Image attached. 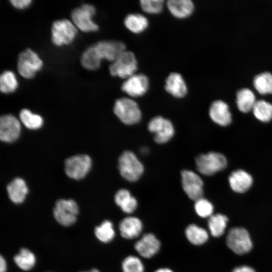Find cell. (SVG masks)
Segmentation results:
<instances>
[{"label": "cell", "instance_id": "8992f818", "mask_svg": "<svg viewBox=\"0 0 272 272\" xmlns=\"http://www.w3.org/2000/svg\"><path fill=\"white\" fill-rule=\"evenodd\" d=\"M77 28L73 22L67 19L54 21L51 27V40L57 46L71 44L77 34Z\"/></svg>", "mask_w": 272, "mask_h": 272}, {"label": "cell", "instance_id": "f1b7e54d", "mask_svg": "<svg viewBox=\"0 0 272 272\" xmlns=\"http://www.w3.org/2000/svg\"><path fill=\"white\" fill-rule=\"evenodd\" d=\"M252 110L254 116L261 122H269L272 119V104L264 100L257 101Z\"/></svg>", "mask_w": 272, "mask_h": 272}, {"label": "cell", "instance_id": "e575fe53", "mask_svg": "<svg viewBox=\"0 0 272 272\" xmlns=\"http://www.w3.org/2000/svg\"><path fill=\"white\" fill-rule=\"evenodd\" d=\"M194 208L196 214L201 218H209L213 215V204L203 197L195 201Z\"/></svg>", "mask_w": 272, "mask_h": 272}, {"label": "cell", "instance_id": "4fadbf2b", "mask_svg": "<svg viewBox=\"0 0 272 272\" xmlns=\"http://www.w3.org/2000/svg\"><path fill=\"white\" fill-rule=\"evenodd\" d=\"M181 176L182 186L187 196L194 201L202 197L203 183L200 176L189 170L182 171Z\"/></svg>", "mask_w": 272, "mask_h": 272}, {"label": "cell", "instance_id": "4316f807", "mask_svg": "<svg viewBox=\"0 0 272 272\" xmlns=\"http://www.w3.org/2000/svg\"><path fill=\"white\" fill-rule=\"evenodd\" d=\"M228 221V217L222 214L213 215L208 220V225L211 234L219 237L225 232Z\"/></svg>", "mask_w": 272, "mask_h": 272}, {"label": "cell", "instance_id": "ba28073f", "mask_svg": "<svg viewBox=\"0 0 272 272\" xmlns=\"http://www.w3.org/2000/svg\"><path fill=\"white\" fill-rule=\"evenodd\" d=\"M226 244L233 252L240 255L249 252L253 246L248 232L241 227L230 230L227 236Z\"/></svg>", "mask_w": 272, "mask_h": 272}, {"label": "cell", "instance_id": "7c38bea8", "mask_svg": "<svg viewBox=\"0 0 272 272\" xmlns=\"http://www.w3.org/2000/svg\"><path fill=\"white\" fill-rule=\"evenodd\" d=\"M148 130L154 134V141L158 144H165L174 136L175 130L169 119L161 116L153 117L148 125Z\"/></svg>", "mask_w": 272, "mask_h": 272}, {"label": "cell", "instance_id": "83f0119b", "mask_svg": "<svg viewBox=\"0 0 272 272\" xmlns=\"http://www.w3.org/2000/svg\"><path fill=\"white\" fill-rule=\"evenodd\" d=\"M16 264L24 270L31 269L35 265L36 258L34 254L29 249L23 248L14 257Z\"/></svg>", "mask_w": 272, "mask_h": 272}, {"label": "cell", "instance_id": "d4e9b609", "mask_svg": "<svg viewBox=\"0 0 272 272\" xmlns=\"http://www.w3.org/2000/svg\"><path fill=\"white\" fill-rule=\"evenodd\" d=\"M185 235L188 241L194 245H202L209 239L208 231L194 224H190L186 227Z\"/></svg>", "mask_w": 272, "mask_h": 272}, {"label": "cell", "instance_id": "7402d4cb", "mask_svg": "<svg viewBox=\"0 0 272 272\" xmlns=\"http://www.w3.org/2000/svg\"><path fill=\"white\" fill-rule=\"evenodd\" d=\"M9 198L15 203H21L25 200L28 189L25 181L21 178L13 180L7 187Z\"/></svg>", "mask_w": 272, "mask_h": 272}, {"label": "cell", "instance_id": "3957f363", "mask_svg": "<svg viewBox=\"0 0 272 272\" xmlns=\"http://www.w3.org/2000/svg\"><path fill=\"white\" fill-rule=\"evenodd\" d=\"M195 162L197 170L206 176H211L222 171L227 165L226 157L216 152L201 154L196 157Z\"/></svg>", "mask_w": 272, "mask_h": 272}, {"label": "cell", "instance_id": "8d00e7d4", "mask_svg": "<svg viewBox=\"0 0 272 272\" xmlns=\"http://www.w3.org/2000/svg\"><path fill=\"white\" fill-rule=\"evenodd\" d=\"M11 4L14 7L18 9H24L28 8L31 4L30 0H11Z\"/></svg>", "mask_w": 272, "mask_h": 272}, {"label": "cell", "instance_id": "836d02e7", "mask_svg": "<svg viewBox=\"0 0 272 272\" xmlns=\"http://www.w3.org/2000/svg\"><path fill=\"white\" fill-rule=\"evenodd\" d=\"M123 272H144V265L139 257L128 255L125 257L121 263Z\"/></svg>", "mask_w": 272, "mask_h": 272}, {"label": "cell", "instance_id": "52a82bcc", "mask_svg": "<svg viewBox=\"0 0 272 272\" xmlns=\"http://www.w3.org/2000/svg\"><path fill=\"white\" fill-rule=\"evenodd\" d=\"M42 66V59L30 48L26 49L19 55L17 69L19 74L24 78L32 79Z\"/></svg>", "mask_w": 272, "mask_h": 272}, {"label": "cell", "instance_id": "d6a6232c", "mask_svg": "<svg viewBox=\"0 0 272 272\" xmlns=\"http://www.w3.org/2000/svg\"><path fill=\"white\" fill-rule=\"evenodd\" d=\"M95 234L97 239L103 243L111 242L114 238L115 232L112 223L105 220L95 229Z\"/></svg>", "mask_w": 272, "mask_h": 272}, {"label": "cell", "instance_id": "74e56055", "mask_svg": "<svg viewBox=\"0 0 272 272\" xmlns=\"http://www.w3.org/2000/svg\"><path fill=\"white\" fill-rule=\"evenodd\" d=\"M232 272H255V271L250 266L242 265L235 268Z\"/></svg>", "mask_w": 272, "mask_h": 272}, {"label": "cell", "instance_id": "b9f144b4", "mask_svg": "<svg viewBox=\"0 0 272 272\" xmlns=\"http://www.w3.org/2000/svg\"><path fill=\"white\" fill-rule=\"evenodd\" d=\"M82 272H100L97 269L93 268L90 271H82Z\"/></svg>", "mask_w": 272, "mask_h": 272}, {"label": "cell", "instance_id": "5bb4252c", "mask_svg": "<svg viewBox=\"0 0 272 272\" xmlns=\"http://www.w3.org/2000/svg\"><path fill=\"white\" fill-rule=\"evenodd\" d=\"M149 85V80L146 75L135 73L125 79L121 88L130 97H139L147 93Z\"/></svg>", "mask_w": 272, "mask_h": 272}, {"label": "cell", "instance_id": "d6986e66", "mask_svg": "<svg viewBox=\"0 0 272 272\" xmlns=\"http://www.w3.org/2000/svg\"><path fill=\"white\" fill-rule=\"evenodd\" d=\"M231 189L237 193H244L250 189L253 183L252 176L244 170L232 172L228 178Z\"/></svg>", "mask_w": 272, "mask_h": 272}, {"label": "cell", "instance_id": "603a6c76", "mask_svg": "<svg viewBox=\"0 0 272 272\" xmlns=\"http://www.w3.org/2000/svg\"><path fill=\"white\" fill-rule=\"evenodd\" d=\"M115 203L125 213L130 214L137 208L138 201L126 189H121L117 191L114 196Z\"/></svg>", "mask_w": 272, "mask_h": 272}, {"label": "cell", "instance_id": "ffe728a7", "mask_svg": "<svg viewBox=\"0 0 272 272\" xmlns=\"http://www.w3.org/2000/svg\"><path fill=\"white\" fill-rule=\"evenodd\" d=\"M165 89L172 96L181 98L187 93V87L183 77L178 73H170L167 77Z\"/></svg>", "mask_w": 272, "mask_h": 272}, {"label": "cell", "instance_id": "30bf717a", "mask_svg": "<svg viewBox=\"0 0 272 272\" xmlns=\"http://www.w3.org/2000/svg\"><path fill=\"white\" fill-rule=\"evenodd\" d=\"M78 213V206L73 199H59L56 201L53 209L54 218L64 226L74 224L77 220Z\"/></svg>", "mask_w": 272, "mask_h": 272}, {"label": "cell", "instance_id": "f546056e", "mask_svg": "<svg viewBox=\"0 0 272 272\" xmlns=\"http://www.w3.org/2000/svg\"><path fill=\"white\" fill-rule=\"evenodd\" d=\"M21 121L28 128L37 129L40 128L43 123V118L27 109H23L20 112Z\"/></svg>", "mask_w": 272, "mask_h": 272}, {"label": "cell", "instance_id": "6da1fadb", "mask_svg": "<svg viewBox=\"0 0 272 272\" xmlns=\"http://www.w3.org/2000/svg\"><path fill=\"white\" fill-rule=\"evenodd\" d=\"M125 50V45L121 41H100L85 50L81 56V64L87 70L95 71L100 67L102 60L112 62Z\"/></svg>", "mask_w": 272, "mask_h": 272}, {"label": "cell", "instance_id": "ab89813d", "mask_svg": "<svg viewBox=\"0 0 272 272\" xmlns=\"http://www.w3.org/2000/svg\"><path fill=\"white\" fill-rule=\"evenodd\" d=\"M154 272H174V271L168 267H161L157 269Z\"/></svg>", "mask_w": 272, "mask_h": 272}, {"label": "cell", "instance_id": "8fae6325", "mask_svg": "<svg viewBox=\"0 0 272 272\" xmlns=\"http://www.w3.org/2000/svg\"><path fill=\"white\" fill-rule=\"evenodd\" d=\"M92 166V160L87 155L81 154L67 158L64 163V170L69 177L79 180L85 177Z\"/></svg>", "mask_w": 272, "mask_h": 272}, {"label": "cell", "instance_id": "7a4b0ae2", "mask_svg": "<svg viewBox=\"0 0 272 272\" xmlns=\"http://www.w3.org/2000/svg\"><path fill=\"white\" fill-rule=\"evenodd\" d=\"M113 111L119 120L126 125L136 124L142 118V112L138 104L129 97L117 99L114 103Z\"/></svg>", "mask_w": 272, "mask_h": 272}, {"label": "cell", "instance_id": "9a60e30c", "mask_svg": "<svg viewBox=\"0 0 272 272\" xmlns=\"http://www.w3.org/2000/svg\"><path fill=\"white\" fill-rule=\"evenodd\" d=\"M21 132L19 120L11 114H6L0 118V138L6 143H12L17 140Z\"/></svg>", "mask_w": 272, "mask_h": 272}, {"label": "cell", "instance_id": "484cf974", "mask_svg": "<svg viewBox=\"0 0 272 272\" xmlns=\"http://www.w3.org/2000/svg\"><path fill=\"white\" fill-rule=\"evenodd\" d=\"M256 101L253 93L247 88L238 91L236 94V104L242 112L247 113L252 110Z\"/></svg>", "mask_w": 272, "mask_h": 272}, {"label": "cell", "instance_id": "60d3db41", "mask_svg": "<svg viewBox=\"0 0 272 272\" xmlns=\"http://www.w3.org/2000/svg\"><path fill=\"white\" fill-rule=\"evenodd\" d=\"M141 152L142 154H146L149 152V150L148 149L145 147L141 149Z\"/></svg>", "mask_w": 272, "mask_h": 272}, {"label": "cell", "instance_id": "44dd1931", "mask_svg": "<svg viewBox=\"0 0 272 272\" xmlns=\"http://www.w3.org/2000/svg\"><path fill=\"white\" fill-rule=\"evenodd\" d=\"M166 5L171 14L180 19L189 17L194 9V4L190 0H169Z\"/></svg>", "mask_w": 272, "mask_h": 272}, {"label": "cell", "instance_id": "d590c367", "mask_svg": "<svg viewBox=\"0 0 272 272\" xmlns=\"http://www.w3.org/2000/svg\"><path fill=\"white\" fill-rule=\"evenodd\" d=\"M140 5L142 10L146 13L155 15L160 13L164 7L162 0H142Z\"/></svg>", "mask_w": 272, "mask_h": 272}, {"label": "cell", "instance_id": "277c9868", "mask_svg": "<svg viewBox=\"0 0 272 272\" xmlns=\"http://www.w3.org/2000/svg\"><path fill=\"white\" fill-rule=\"evenodd\" d=\"M118 169L122 177L130 182L139 180L144 171L143 164L130 151H125L119 156Z\"/></svg>", "mask_w": 272, "mask_h": 272}, {"label": "cell", "instance_id": "9c48e42d", "mask_svg": "<svg viewBox=\"0 0 272 272\" xmlns=\"http://www.w3.org/2000/svg\"><path fill=\"white\" fill-rule=\"evenodd\" d=\"M95 13L96 10L93 5L84 4L72 11V22L77 28L83 32L97 31L99 27L92 19Z\"/></svg>", "mask_w": 272, "mask_h": 272}, {"label": "cell", "instance_id": "f35d334b", "mask_svg": "<svg viewBox=\"0 0 272 272\" xmlns=\"http://www.w3.org/2000/svg\"><path fill=\"white\" fill-rule=\"evenodd\" d=\"M6 269V262L5 259L1 256L0 257V272H5Z\"/></svg>", "mask_w": 272, "mask_h": 272}, {"label": "cell", "instance_id": "5b68a950", "mask_svg": "<svg viewBox=\"0 0 272 272\" xmlns=\"http://www.w3.org/2000/svg\"><path fill=\"white\" fill-rule=\"evenodd\" d=\"M138 69V61L134 54L125 50L109 67L111 76L126 79L135 74Z\"/></svg>", "mask_w": 272, "mask_h": 272}, {"label": "cell", "instance_id": "e0dca14e", "mask_svg": "<svg viewBox=\"0 0 272 272\" xmlns=\"http://www.w3.org/2000/svg\"><path fill=\"white\" fill-rule=\"evenodd\" d=\"M119 231L124 239L131 240L139 237L143 229L142 221L137 217L128 216L119 223Z\"/></svg>", "mask_w": 272, "mask_h": 272}, {"label": "cell", "instance_id": "ac0fdd59", "mask_svg": "<svg viewBox=\"0 0 272 272\" xmlns=\"http://www.w3.org/2000/svg\"><path fill=\"white\" fill-rule=\"evenodd\" d=\"M209 113L212 121L221 126L229 125L232 122V115L229 107L223 101L213 102L210 107Z\"/></svg>", "mask_w": 272, "mask_h": 272}, {"label": "cell", "instance_id": "1f68e13d", "mask_svg": "<svg viewBox=\"0 0 272 272\" xmlns=\"http://www.w3.org/2000/svg\"><path fill=\"white\" fill-rule=\"evenodd\" d=\"M18 86L15 73L11 71H4L0 76V90L5 94L13 93Z\"/></svg>", "mask_w": 272, "mask_h": 272}, {"label": "cell", "instance_id": "cb8c5ba5", "mask_svg": "<svg viewBox=\"0 0 272 272\" xmlns=\"http://www.w3.org/2000/svg\"><path fill=\"white\" fill-rule=\"evenodd\" d=\"M125 27L131 32L139 34L144 32L148 27L149 21L143 15L138 13L129 14L124 20Z\"/></svg>", "mask_w": 272, "mask_h": 272}, {"label": "cell", "instance_id": "4dcf8cb0", "mask_svg": "<svg viewBox=\"0 0 272 272\" xmlns=\"http://www.w3.org/2000/svg\"><path fill=\"white\" fill-rule=\"evenodd\" d=\"M253 85L255 89L262 95L272 93V75L268 72L261 73L255 77Z\"/></svg>", "mask_w": 272, "mask_h": 272}, {"label": "cell", "instance_id": "2e32d148", "mask_svg": "<svg viewBox=\"0 0 272 272\" xmlns=\"http://www.w3.org/2000/svg\"><path fill=\"white\" fill-rule=\"evenodd\" d=\"M134 249L143 258H151L159 251L161 242L153 233L143 235L134 244Z\"/></svg>", "mask_w": 272, "mask_h": 272}]
</instances>
